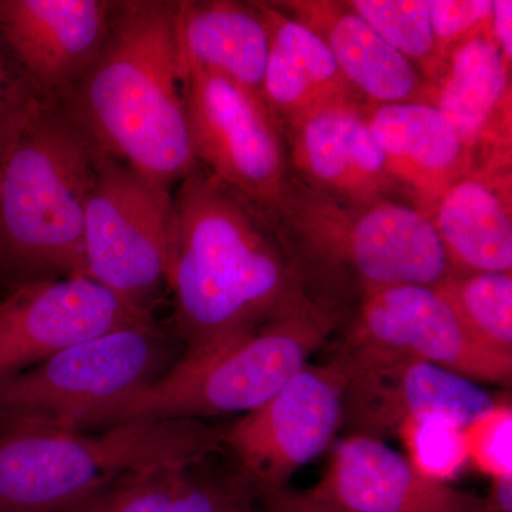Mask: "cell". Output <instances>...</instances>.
I'll use <instances>...</instances> for the list:
<instances>
[{
	"label": "cell",
	"instance_id": "obj_16",
	"mask_svg": "<svg viewBox=\"0 0 512 512\" xmlns=\"http://www.w3.org/2000/svg\"><path fill=\"white\" fill-rule=\"evenodd\" d=\"M309 493L349 512H481L483 505V497L423 476L382 440L359 434L336 444Z\"/></svg>",
	"mask_w": 512,
	"mask_h": 512
},
{
	"label": "cell",
	"instance_id": "obj_12",
	"mask_svg": "<svg viewBox=\"0 0 512 512\" xmlns=\"http://www.w3.org/2000/svg\"><path fill=\"white\" fill-rule=\"evenodd\" d=\"M343 343L414 357L476 383L511 386L512 355L480 342L436 286L396 285L367 293Z\"/></svg>",
	"mask_w": 512,
	"mask_h": 512
},
{
	"label": "cell",
	"instance_id": "obj_1",
	"mask_svg": "<svg viewBox=\"0 0 512 512\" xmlns=\"http://www.w3.org/2000/svg\"><path fill=\"white\" fill-rule=\"evenodd\" d=\"M165 284L185 355L319 305L271 225L200 164L173 195Z\"/></svg>",
	"mask_w": 512,
	"mask_h": 512
},
{
	"label": "cell",
	"instance_id": "obj_2",
	"mask_svg": "<svg viewBox=\"0 0 512 512\" xmlns=\"http://www.w3.org/2000/svg\"><path fill=\"white\" fill-rule=\"evenodd\" d=\"M178 2H116L96 62L60 106L104 156L170 188L197 167L185 109Z\"/></svg>",
	"mask_w": 512,
	"mask_h": 512
},
{
	"label": "cell",
	"instance_id": "obj_22",
	"mask_svg": "<svg viewBox=\"0 0 512 512\" xmlns=\"http://www.w3.org/2000/svg\"><path fill=\"white\" fill-rule=\"evenodd\" d=\"M181 59L262 97L271 33L259 2H178Z\"/></svg>",
	"mask_w": 512,
	"mask_h": 512
},
{
	"label": "cell",
	"instance_id": "obj_8",
	"mask_svg": "<svg viewBox=\"0 0 512 512\" xmlns=\"http://www.w3.org/2000/svg\"><path fill=\"white\" fill-rule=\"evenodd\" d=\"M183 82L195 161L266 217L292 177L281 127L262 97L224 77L183 62Z\"/></svg>",
	"mask_w": 512,
	"mask_h": 512
},
{
	"label": "cell",
	"instance_id": "obj_6",
	"mask_svg": "<svg viewBox=\"0 0 512 512\" xmlns=\"http://www.w3.org/2000/svg\"><path fill=\"white\" fill-rule=\"evenodd\" d=\"M339 323V315L313 305L184 355L167 375L90 413L73 431L254 412L308 365Z\"/></svg>",
	"mask_w": 512,
	"mask_h": 512
},
{
	"label": "cell",
	"instance_id": "obj_28",
	"mask_svg": "<svg viewBox=\"0 0 512 512\" xmlns=\"http://www.w3.org/2000/svg\"><path fill=\"white\" fill-rule=\"evenodd\" d=\"M184 468L178 476L168 512H265L259 511L248 493V481L221 480Z\"/></svg>",
	"mask_w": 512,
	"mask_h": 512
},
{
	"label": "cell",
	"instance_id": "obj_26",
	"mask_svg": "<svg viewBox=\"0 0 512 512\" xmlns=\"http://www.w3.org/2000/svg\"><path fill=\"white\" fill-rule=\"evenodd\" d=\"M184 468L158 467L134 474L59 512H168Z\"/></svg>",
	"mask_w": 512,
	"mask_h": 512
},
{
	"label": "cell",
	"instance_id": "obj_21",
	"mask_svg": "<svg viewBox=\"0 0 512 512\" xmlns=\"http://www.w3.org/2000/svg\"><path fill=\"white\" fill-rule=\"evenodd\" d=\"M259 5L271 33L261 96L282 133L330 107L367 103L350 86L316 33L272 2Z\"/></svg>",
	"mask_w": 512,
	"mask_h": 512
},
{
	"label": "cell",
	"instance_id": "obj_13",
	"mask_svg": "<svg viewBox=\"0 0 512 512\" xmlns=\"http://www.w3.org/2000/svg\"><path fill=\"white\" fill-rule=\"evenodd\" d=\"M150 322V311L87 275L18 286L0 302V379L79 343Z\"/></svg>",
	"mask_w": 512,
	"mask_h": 512
},
{
	"label": "cell",
	"instance_id": "obj_27",
	"mask_svg": "<svg viewBox=\"0 0 512 512\" xmlns=\"http://www.w3.org/2000/svg\"><path fill=\"white\" fill-rule=\"evenodd\" d=\"M468 463L481 474L512 477V406L510 397L498 399L490 410L463 427Z\"/></svg>",
	"mask_w": 512,
	"mask_h": 512
},
{
	"label": "cell",
	"instance_id": "obj_4",
	"mask_svg": "<svg viewBox=\"0 0 512 512\" xmlns=\"http://www.w3.org/2000/svg\"><path fill=\"white\" fill-rule=\"evenodd\" d=\"M264 218L313 301L340 318L345 303L367 293L436 286L453 272L430 218L406 201L357 204L292 175Z\"/></svg>",
	"mask_w": 512,
	"mask_h": 512
},
{
	"label": "cell",
	"instance_id": "obj_24",
	"mask_svg": "<svg viewBox=\"0 0 512 512\" xmlns=\"http://www.w3.org/2000/svg\"><path fill=\"white\" fill-rule=\"evenodd\" d=\"M356 15L420 70L431 87L446 70L437 55L429 0H350Z\"/></svg>",
	"mask_w": 512,
	"mask_h": 512
},
{
	"label": "cell",
	"instance_id": "obj_33",
	"mask_svg": "<svg viewBox=\"0 0 512 512\" xmlns=\"http://www.w3.org/2000/svg\"><path fill=\"white\" fill-rule=\"evenodd\" d=\"M16 94L18 93L13 92L12 87L8 86L2 59H0V134H2L3 127H5Z\"/></svg>",
	"mask_w": 512,
	"mask_h": 512
},
{
	"label": "cell",
	"instance_id": "obj_25",
	"mask_svg": "<svg viewBox=\"0 0 512 512\" xmlns=\"http://www.w3.org/2000/svg\"><path fill=\"white\" fill-rule=\"evenodd\" d=\"M397 437L410 464L431 480L448 483L468 464L463 427L443 417L412 421Z\"/></svg>",
	"mask_w": 512,
	"mask_h": 512
},
{
	"label": "cell",
	"instance_id": "obj_23",
	"mask_svg": "<svg viewBox=\"0 0 512 512\" xmlns=\"http://www.w3.org/2000/svg\"><path fill=\"white\" fill-rule=\"evenodd\" d=\"M436 288L480 342L512 355V272H451Z\"/></svg>",
	"mask_w": 512,
	"mask_h": 512
},
{
	"label": "cell",
	"instance_id": "obj_3",
	"mask_svg": "<svg viewBox=\"0 0 512 512\" xmlns=\"http://www.w3.org/2000/svg\"><path fill=\"white\" fill-rule=\"evenodd\" d=\"M99 154L62 106L16 94L0 134V266L19 286L87 275Z\"/></svg>",
	"mask_w": 512,
	"mask_h": 512
},
{
	"label": "cell",
	"instance_id": "obj_15",
	"mask_svg": "<svg viewBox=\"0 0 512 512\" xmlns=\"http://www.w3.org/2000/svg\"><path fill=\"white\" fill-rule=\"evenodd\" d=\"M369 107L367 103L340 104L285 130L293 177L315 190L357 204L406 201L370 130Z\"/></svg>",
	"mask_w": 512,
	"mask_h": 512
},
{
	"label": "cell",
	"instance_id": "obj_7",
	"mask_svg": "<svg viewBox=\"0 0 512 512\" xmlns=\"http://www.w3.org/2000/svg\"><path fill=\"white\" fill-rule=\"evenodd\" d=\"M153 322L114 330L0 379V433L69 430L90 413L153 382L163 360Z\"/></svg>",
	"mask_w": 512,
	"mask_h": 512
},
{
	"label": "cell",
	"instance_id": "obj_18",
	"mask_svg": "<svg viewBox=\"0 0 512 512\" xmlns=\"http://www.w3.org/2000/svg\"><path fill=\"white\" fill-rule=\"evenodd\" d=\"M511 72L488 33L458 47L433 87L430 103L463 138L473 167L512 161Z\"/></svg>",
	"mask_w": 512,
	"mask_h": 512
},
{
	"label": "cell",
	"instance_id": "obj_31",
	"mask_svg": "<svg viewBox=\"0 0 512 512\" xmlns=\"http://www.w3.org/2000/svg\"><path fill=\"white\" fill-rule=\"evenodd\" d=\"M491 37L500 49L505 62L512 66V2L494 0L491 16Z\"/></svg>",
	"mask_w": 512,
	"mask_h": 512
},
{
	"label": "cell",
	"instance_id": "obj_19",
	"mask_svg": "<svg viewBox=\"0 0 512 512\" xmlns=\"http://www.w3.org/2000/svg\"><path fill=\"white\" fill-rule=\"evenodd\" d=\"M272 3L326 43L340 72L367 103H430L433 87L420 70L356 15L346 2L288 0Z\"/></svg>",
	"mask_w": 512,
	"mask_h": 512
},
{
	"label": "cell",
	"instance_id": "obj_5",
	"mask_svg": "<svg viewBox=\"0 0 512 512\" xmlns=\"http://www.w3.org/2000/svg\"><path fill=\"white\" fill-rule=\"evenodd\" d=\"M202 420L136 421L96 434L0 433V512H59L107 485L158 467H190L221 447Z\"/></svg>",
	"mask_w": 512,
	"mask_h": 512
},
{
	"label": "cell",
	"instance_id": "obj_17",
	"mask_svg": "<svg viewBox=\"0 0 512 512\" xmlns=\"http://www.w3.org/2000/svg\"><path fill=\"white\" fill-rule=\"evenodd\" d=\"M367 121L404 200L429 218L473 168L463 138L434 104H372Z\"/></svg>",
	"mask_w": 512,
	"mask_h": 512
},
{
	"label": "cell",
	"instance_id": "obj_14",
	"mask_svg": "<svg viewBox=\"0 0 512 512\" xmlns=\"http://www.w3.org/2000/svg\"><path fill=\"white\" fill-rule=\"evenodd\" d=\"M116 2L0 0V36L46 104H63L99 57Z\"/></svg>",
	"mask_w": 512,
	"mask_h": 512
},
{
	"label": "cell",
	"instance_id": "obj_29",
	"mask_svg": "<svg viewBox=\"0 0 512 512\" xmlns=\"http://www.w3.org/2000/svg\"><path fill=\"white\" fill-rule=\"evenodd\" d=\"M494 0H429L437 55L447 66L454 52L470 40L491 33Z\"/></svg>",
	"mask_w": 512,
	"mask_h": 512
},
{
	"label": "cell",
	"instance_id": "obj_10",
	"mask_svg": "<svg viewBox=\"0 0 512 512\" xmlns=\"http://www.w3.org/2000/svg\"><path fill=\"white\" fill-rule=\"evenodd\" d=\"M348 365L340 353L301 372L254 412L222 433L242 477L258 493L285 488L299 468L319 457L342 427Z\"/></svg>",
	"mask_w": 512,
	"mask_h": 512
},
{
	"label": "cell",
	"instance_id": "obj_30",
	"mask_svg": "<svg viewBox=\"0 0 512 512\" xmlns=\"http://www.w3.org/2000/svg\"><path fill=\"white\" fill-rule=\"evenodd\" d=\"M265 512H349L320 500L309 491L281 490L262 494Z\"/></svg>",
	"mask_w": 512,
	"mask_h": 512
},
{
	"label": "cell",
	"instance_id": "obj_9",
	"mask_svg": "<svg viewBox=\"0 0 512 512\" xmlns=\"http://www.w3.org/2000/svg\"><path fill=\"white\" fill-rule=\"evenodd\" d=\"M171 214L170 188L100 153L84 222L87 276L148 311L165 282Z\"/></svg>",
	"mask_w": 512,
	"mask_h": 512
},
{
	"label": "cell",
	"instance_id": "obj_32",
	"mask_svg": "<svg viewBox=\"0 0 512 512\" xmlns=\"http://www.w3.org/2000/svg\"><path fill=\"white\" fill-rule=\"evenodd\" d=\"M481 512H512V477L491 480L487 497L483 498Z\"/></svg>",
	"mask_w": 512,
	"mask_h": 512
},
{
	"label": "cell",
	"instance_id": "obj_20",
	"mask_svg": "<svg viewBox=\"0 0 512 512\" xmlns=\"http://www.w3.org/2000/svg\"><path fill=\"white\" fill-rule=\"evenodd\" d=\"M457 274L512 272V161L471 168L430 217Z\"/></svg>",
	"mask_w": 512,
	"mask_h": 512
},
{
	"label": "cell",
	"instance_id": "obj_11",
	"mask_svg": "<svg viewBox=\"0 0 512 512\" xmlns=\"http://www.w3.org/2000/svg\"><path fill=\"white\" fill-rule=\"evenodd\" d=\"M338 352L348 365L342 426L352 434L380 440L429 417L464 427L498 402L473 380L414 357L346 343Z\"/></svg>",
	"mask_w": 512,
	"mask_h": 512
}]
</instances>
